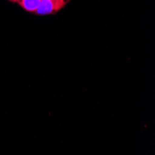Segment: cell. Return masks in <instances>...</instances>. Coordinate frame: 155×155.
<instances>
[{
    "label": "cell",
    "mask_w": 155,
    "mask_h": 155,
    "mask_svg": "<svg viewBox=\"0 0 155 155\" xmlns=\"http://www.w3.org/2000/svg\"><path fill=\"white\" fill-rule=\"evenodd\" d=\"M69 1L70 0H41L35 13L40 16L55 14L62 9Z\"/></svg>",
    "instance_id": "cell-1"
},
{
    "label": "cell",
    "mask_w": 155,
    "mask_h": 155,
    "mask_svg": "<svg viewBox=\"0 0 155 155\" xmlns=\"http://www.w3.org/2000/svg\"><path fill=\"white\" fill-rule=\"evenodd\" d=\"M41 0H18L17 4L25 11L35 13L40 5Z\"/></svg>",
    "instance_id": "cell-2"
},
{
    "label": "cell",
    "mask_w": 155,
    "mask_h": 155,
    "mask_svg": "<svg viewBox=\"0 0 155 155\" xmlns=\"http://www.w3.org/2000/svg\"><path fill=\"white\" fill-rule=\"evenodd\" d=\"M7 1L11 2V3H17V2H18V0H7Z\"/></svg>",
    "instance_id": "cell-3"
}]
</instances>
